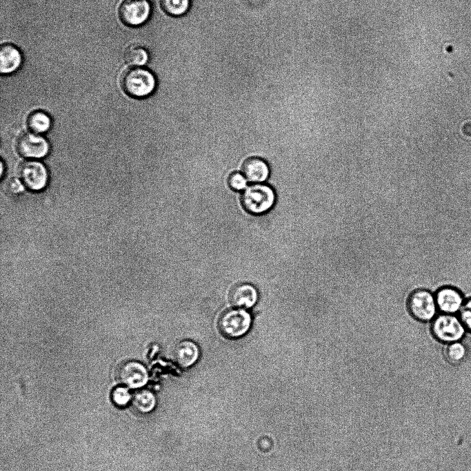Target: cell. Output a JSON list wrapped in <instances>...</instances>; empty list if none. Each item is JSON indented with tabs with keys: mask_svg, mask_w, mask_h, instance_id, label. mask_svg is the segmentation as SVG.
Wrapping results in <instances>:
<instances>
[{
	"mask_svg": "<svg viewBox=\"0 0 471 471\" xmlns=\"http://www.w3.org/2000/svg\"><path fill=\"white\" fill-rule=\"evenodd\" d=\"M430 331L433 337L443 344L461 341L467 332L458 316L441 313L432 320Z\"/></svg>",
	"mask_w": 471,
	"mask_h": 471,
	"instance_id": "cell-3",
	"label": "cell"
},
{
	"mask_svg": "<svg viewBox=\"0 0 471 471\" xmlns=\"http://www.w3.org/2000/svg\"><path fill=\"white\" fill-rule=\"evenodd\" d=\"M148 50L141 45L129 46L124 52L125 61L131 66H145L150 61Z\"/></svg>",
	"mask_w": 471,
	"mask_h": 471,
	"instance_id": "cell-16",
	"label": "cell"
},
{
	"mask_svg": "<svg viewBox=\"0 0 471 471\" xmlns=\"http://www.w3.org/2000/svg\"><path fill=\"white\" fill-rule=\"evenodd\" d=\"M161 8L172 17L184 15L190 9V0H159Z\"/></svg>",
	"mask_w": 471,
	"mask_h": 471,
	"instance_id": "cell-19",
	"label": "cell"
},
{
	"mask_svg": "<svg viewBox=\"0 0 471 471\" xmlns=\"http://www.w3.org/2000/svg\"><path fill=\"white\" fill-rule=\"evenodd\" d=\"M25 188L24 184L18 179L14 178L11 180L8 184V189L10 193L13 194H19L23 191Z\"/></svg>",
	"mask_w": 471,
	"mask_h": 471,
	"instance_id": "cell-23",
	"label": "cell"
},
{
	"mask_svg": "<svg viewBox=\"0 0 471 471\" xmlns=\"http://www.w3.org/2000/svg\"><path fill=\"white\" fill-rule=\"evenodd\" d=\"M19 177L25 187L38 191L48 184L49 174L47 168L39 161L24 162L19 167Z\"/></svg>",
	"mask_w": 471,
	"mask_h": 471,
	"instance_id": "cell-7",
	"label": "cell"
},
{
	"mask_svg": "<svg viewBox=\"0 0 471 471\" xmlns=\"http://www.w3.org/2000/svg\"><path fill=\"white\" fill-rule=\"evenodd\" d=\"M257 297L255 288L249 284L236 285L231 289L229 295L230 303L239 308H249L253 306L257 302Z\"/></svg>",
	"mask_w": 471,
	"mask_h": 471,
	"instance_id": "cell-12",
	"label": "cell"
},
{
	"mask_svg": "<svg viewBox=\"0 0 471 471\" xmlns=\"http://www.w3.org/2000/svg\"><path fill=\"white\" fill-rule=\"evenodd\" d=\"M17 150L24 157L40 159L48 154L50 144L43 136L32 132L26 133L18 139Z\"/></svg>",
	"mask_w": 471,
	"mask_h": 471,
	"instance_id": "cell-8",
	"label": "cell"
},
{
	"mask_svg": "<svg viewBox=\"0 0 471 471\" xmlns=\"http://www.w3.org/2000/svg\"><path fill=\"white\" fill-rule=\"evenodd\" d=\"M151 14L152 6L148 0H126L119 10L121 20L130 26L146 24Z\"/></svg>",
	"mask_w": 471,
	"mask_h": 471,
	"instance_id": "cell-6",
	"label": "cell"
},
{
	"mask_svg": "<svg viewBox=\"0 0 471 471\" xmlns=\"http://www.w3.org/2000/svg\"><path fill=\"white\" fill-rule=\"evenodd\" d=\"M248 180L241 171L233 172L228 179L229 187L236 192L241 193L248 187Z\"/></svg>",
	"mask_w": 471,
	"mask_h": 471,
	"instance_id": "cell-20",
	"label": "cell"
},
{
	"mask_svg": "<svg viewBox=\"0 0 471 471\" xmlns=\"http://www.w3.org/2000/svg\"><path fill=\"white\" fill-rule=\"evenodd\" d=\"M148 372L143 365L137 362H128L122 365L117 372V381L131 388L144 385L148 381Z\"/></svg>",
	"mask_w": 471,
	"mask_h": 471,
	"instance_id": "cell-10",
	"label": "cell"
},
{
	"mask_svg": "<svg viewBox=\"0 0 471 471\" xmlns=\"http://www.w3.org/2000/svg\"><path fill=\"white\" fill-rule=\"evenodd\" d=\"M132 405L139 412L146 413L154 408L155 398L152 392L148 390H140L134 394Z\"/></svg>",
	"mask_w": 471,
	"mask_h": 471,
	"instance_id": "cell-18",
	"label": "cell"
},
{
	"mask_svg": "<svg viewBox=\"0 0 471 471\" xmlns=\"http://www.w3.org/2000/svg\"><path fill=\"white\" fill-rule=\"evenodd\" d=\"M458 316L466 331L471 333V298L465 300Z\"/></svg>",
	"mask_w": 471,
	"mask_h": 471,
	"instance_id": "cell-22",
	"label": "cell"
},
{
	"mask_svg": "<svg viewBox=\"0 0 471 471\" xmlns=\"http://www.w3.org/2000/svg\"><path fill=\"white\" fill-rule=\"evenodd\" d=\"M407 305L410 315L423 323L432 321L438 311L434 294L428 289H419L412 291Z\"/></svg>",
	"mask_w": 471,
	"mask_h": 471,
	"instance_id": "cell-4",
	"label": "cell"
},
{
	"mask_svg": "<svg viewBox=\"0 0 471 471\" xmlns=\"http://www.w3.org/2000/svg\"><path fill=\"white\" fill-rule=\"evenodd\" d=\"M467 348L461 341L446 344L444 356L446 361L452 365L457 366L465 359Z\"/></svg>",
	"mask_w": 471,
	"mask_h": 471,
	"instance_id": "cell-17",
	"label": "cell"
},
{
	"mask_svg": "<svg viewBox=\"0 0 471 471\" xmlns=\"http://www.w3.org/2000/svg\"><path fill=\"white\" fill-rule=\"evenodd\" d=\"M277 199L275 190L268 183L250 184L241 193L243 209L253 215L268 213L274 207Z\"/></svg>",
	"mask_w": 471,
	"mask_h": 471,
	"instance_id": "cell-1",
	"label": "cell"
},
{
	"mask_svg": "<svg viewBox=\"0 0 471 471\" xmlns=\"http://www.w3.org/2000/svg\"><path fill=\"white\" fill-rule=\"evenodd\" d=\"M199 351L197 345L190 340L179 343L174 351V360L181 367L192 365L198 358Z\"/></svg>",
	"mask_w": 471,
	"mask_h": 471,
	"instance_id": "cell-14",
	"label": "cell"
},
{
	"mask_svg": "<svg viewBox=\"0 0 471 471\" xmlns=\"http://www.w3.org/2000/svg\"><path fill=\"white\" fill-rule=\"evenodd\" d=\"M112 402L119 407L126 405L130 401L131 394L128 388L117 387L113 390L111 394Z\"/></svg>",
	"mask_w": 471,
	"mask_h": 471,
	"instance_id": "cell-21",
	"label": "cell"
},
{
	"mask_svg": "<svg viewBox=\"0 0 471 471\" xmlns=\"http://www.w3.org/2000/svg\"><path fill=\"white\" fill-rule=\"evenodd\" d=\"M3 162H1V177H2L3 173Z\"/></svg>",
	"mask_w": 471,
	"mask_h": 471,
	"instance_id": "cell-24",
	"label": "cell"
},
{
	"mask_svg": "<svg viewBox=\"0 0 471 471\" xmlns=\"http://www.w3.org/2000/svg\"><path fill=\"white\" fill-rule=\"evenodd\" d=\"M22 63V55L14 45L6 44L1 47L0 70L3 74L13 73Z\"/></svg>",
	"mask_w": 471,
	"mask_h": 471,
	"instance_id": "cell-13",
	"label": "cell"
},
{
	"mask_svg": "<svg viewBox=\"0 0 471 471\" xmlns=\"http://www.w3.org/2000/svg\"><path fill=\"white\" fill-rule=\"evenodd\" d=\"M434 296L438 311L441 314H456L465 301L462 293L450 286L441 287L434 293Z\"/></svg>",
	"mask_w": 471,
	"mask_h": 471,
	"instance_id": "cell-9",
	"label": "cell"
},
{
	"mask_svg": "<svg viewBox=\"0 0 471 471\" xmlns=\"http://www.w3.org/2000/svg\"><path fill=\"white\" fill-rule=\"evenodd\" d=\"M121 84L128 95L136 98L149 97L154 94L157 86L154 74L145 67L126 70L122 75Z\"/></svg>",
	"mask_w": 471,
	"mask_h": 471,
	"instance_id": "cell-2",
	"label": "cell"
},
{
	"mask_svg": "<svg viewBox=\"0 0 471 471\" xmlns=\"http://www.w3.org/2000/svg\"><path fill=\"white\" fill-rule=\"evenodd\" d=\"M241 172L251 184L266 183L271 174L269 164L259 157L247 159L243 164Z\"/></svg>",
	"mask_w": 471,
	"mask_h": 471,
	"instance_id": "cell-11",
	"label": "cell"
},
{
	"mask_svg": "<svg viewBox=\"0 0 471 471\" xmlns=\"http://www.w3.org/2000/svg\"><path fill=\"white\" fill-rule=\"evenodd\" d=\"M251 324L250 314L241 309H229L223 311L218 321L221 334L228 338H237L244 335Z\"/></svg>",
	"mask_w": 471,
	"mask_h": 471,
	"instance_id": "cell-5",
	"label": "cell"
},
{
	"mask_svg": "<svg viewBox=\"0 0 471 471\" xmlns=\"http://www.w3.org/2000/svg\"><path fill=\"white\" fill-rule=\"evenodd\" d=\"M28 126L32 133L41 134L48 131L52 126V119L45 112H32L28 118Z\"/></svg>",
	"mask_w": 471,
	"mask_h": 471,
	"instance_id": "cell-15",
	"label": "cell"
}]
</instances>
